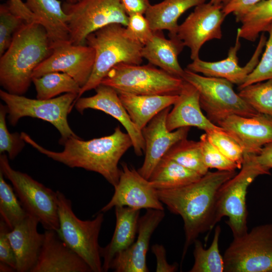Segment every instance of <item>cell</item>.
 I'll list each match as a JSON object with an SVG mask.
<instances>
[{"instance_id": "obj_44", "label": "cell", "mask_w": 272, "mask_h": 272, "mask_svg": "<svg viewBox=\"0 0 272 272\" xmlns=\"http://www.w3.org/2000/svg\"><path fill=\"white\" fill-rule=\"evenodd\" d=\"M152 251L156 258L157 272H174L177 270L176 264H169L166 256V250L164 246L156 244L152 246Z\"/></svg>"}, {"instance_id": "obj_32", "label": "cell", "mask_w": 272, "mask_h": 272, "mask_svg": "<svg viewBox=\"0 0 272 272\" xmlns=\"http://www.w3.org/2000/svg\"><path fill=\"white\" fill-rule=\"evenodd\" d=\"M203 176L209 171L204 163L199 141L185 138L174 145L163 157Z\"/></svg>"}, {"instance_id": "obj_12", "label": "cell", "mask_w": 272, "mask_h": 272, "mask_svg": "<svg viewBox=\"0 0 272 272\" xmlns=\"http://www.w3.org/2000/svg\"><path fill=\"white\" fill-rule=\"evenodd\" d=\"M223 259L224 272H272V224L233 237Z\"/></svg>"}, {"instance_id": "obj_13", "label": "cell", "mask_w": 272, "mask_h": 272, "mask_svg": "<svg viewBox=\"0 0 272 272\" xmlns=\"http://www.w3.org/2000/svg\"><path fill=\"white\" fill-rule=\"evenodd\" d=\"M223 7L210 2L199 5L179 25L177 36L190 49L192 60L199 57V51L206 42L222 38V25L226 17Z\"/></svg>"}, {"instance_id": "obj_46", "label": "cell", "mask_w": 272, "mask_h": 272, "mask_svg": "<svg viewBox=\"0 0 272 272\" xmlns=\"http://www.w3.org/2000/svg\"><path fill=\"white\" fill-rule=\"evenodd\" d=\"M127 15L134 13L145 14L151 5L150 0H120Z\"/></svg>"}, {"instance_id": "obj_50", "label": "cell", "mask_w": 272, "mask_h": 272, "mask_svg": "<svg viewBox=\"0 0 272 272\" xmlns=\"http://www.w3.org/2000/svg\"><path fill=\"white\" fill-rule=\"evenodd\" d=\"M62 1H63V2H65V3H70V4L75 3L78 1V0H62Z\"/></svg>"}, {"instance_id": "obj_23", "label": "cell", "mask_w": 272, "mask_h": 272, "mask_svg": "<svg viewBox=\"0 0 272 272\" xmlns=\"http://www.w3.org/2000/svg\"><path fill=\"white\" fill-rule=\"evenodd\" d=\"M39 220L28 215L8 233L13 249L18 272H31L36 265L44 234L38 231Z\"/></svg>"}, {"instance_id": "obj_30", "label": "cell", "mask_w": 272, "mask_h": 272, "mask_svg": "<svg viewBox=\"0 0 272 272\" xmlns=\"http://www.w3.org/2000/svg\"><path fill=\"white\" fill-rule=\"evenodd\" d=\"M241 23L237 33L240 38L255 41L260 34L266 32L272 23V0H263L243 14L236 16Z\"/></svg>"}, {"instance_id": "obj_21", "label": "cell", "mask_w": 272, "mask_h": 272, "mask_svg": "<svg viewBox=\"0 0 272 272\" xmlns=\"http://www.w3.org/2000/svg\"><path fill=\"white\" fill-rule=\"evenodd\" d=\"M37 263L31 272H91L86 262L54 230H45Z\"/></svg>"}, {"instance_id": "obj_11", "label": "cell", "mask_w": 272, "mask_h": 272, "mask_svg": "<svg viewBox=\"0 0 272 272\" xmlns=\"http://www.w3.org/2000/svg\"><path fill=\"white\" fill-rule=\"evenodd\" d=\"M67 15L70 42L85 44L91 33L112 24L126 27L128 16L120 0H78L75 3L62 2Z\"/></svg>"}, {"instance_id": "obj_36", "label": "cell", "mask_w": 272, "mask_h": 272, "mask_svg": "<svg viewBox=\"0 0 272 272\" xmlns=\"http://www.w3.org/2000/svg\"><path fill=\"white\" fill-rule=\"evenodd\" d=\"M206 134L209 140L226 157L236 164L240 169L244 161V153L240 145L223 129Z\"/></svg>"}, {"instance_id": "obj_26", "label": "cell", "mask_w": 272, "mask_h": 272, "mask_svg": "<svg viewBox=\"0 0 272 272\" xmlns=\"http://www.w3.org/2000/svg\"><path fill=\"white\" fill-rule=\"evenodd\" d=\"M25 3L46 30L52 47L70 42L67 17L60 0H26Z\"/></svg>"}, {"instance_id": "obj_48", "label": "cell", "mask_w": 272, "mask_h": 272, "mask_svg": "<svg viewBox=\"0 0 272 272\" xmlns=\"http://www.w3.org/2000/svg\"><path fill=\"white\" fill-rule=\"evenodd\" d=\"M16 271L13 267L8 264L0 261V271L1 272H13Z\"/></svg>"}, {"instance_id": "obj_33", "label": "cell", "mask_w": 272, "mask_h": 272, "mask_svg": "<svg viewBox=\"0 0 272 272\" xmlns=\"http://www.w3.org/2000/svg\"><path fill=\"white\" fill-rule=\"evenodd\" d=\"M221 232L220 226H217L212 242L208 249L203 248L199 240L196 239L194 241V262L189 272H224L223 256L221 255L219 249Z\"/></svg>"}, {"instance_id": "obj_28", "label": "cell", "mask_w": 272, "mask_h": 272, "mask_svg": "<svg viewBox=\"0 0 272 272\" xmlns=\"http://www.w3.org/2000/svg\"><path fill=\"white\" fill-rule=\"evenodd\" d=\"M207 0H163L151 5L145 13L154 32L167 30L169 37L177 36L178 20L191 8L206 3Z\"/></svg>"}, {"instance_id": "obj_17", "label": "cell", "mask_w": 272, "mask_h": 272, "mask_svg": "<svg viewBox=\"0 0 272 272\" xmlns=\"http://www.w3.org/2000/svg\"><path fill=\"white\" fill-rule=\"evenodd\" d=\"M240 38L237 33L235 44L230 48L228 56L225 59L211 62L202 60L198 57L188 64L186 69L205 76L225 79L233 84L240 86L259 62L267 38L264 33L261 34L252 56L244 66L239 65L237 57L238 51L241 47Z\"/></svg>"}, {"instance_id": "obj_43", "label": "cell", "mask_w": 272, "mask_h": 272, "mask_svg": "<svg viewBox=\"0 0 272 272\" xmlns=\"http://www.w3.org/2000/svg\"><path fill=\"white\" fill-rule=\"evenodd\" d=\"M263 0H230L224 5L222 11L226 16L233 14L235 17L245 12Z\"/></svg>"}, {"instance_id": "obj_49", "label": "cell", "mask_w": 272, "mask_h": 272, "mask_svg": "<svg viewBox=\"0 0 272 272\" xmlns=\"http://www.w3.org/2000/svg\"><path fill=\"white\" fill-rule=\"evenodd\" d=\"M230 0H210V2L214 5H222L224 6Z\"/></svg>"}, {"instance_id": "obj_41", "label": "cell", "mask_w": 272, "mask_h": 272, "mask_svg": "<svg viewBox=\"0 0 272 272\" xmlns=\"http://www.w3.org/2000/svg\"><path fill=\"white\" fill-rule=\"evenodd\" d=\"M144 15L134 13L128 15V22L125 27L127 37L143 46L152 38L154 33Z\"/></svg>"}, {"instance_id": "obj_10", "label": "cell", "mask_w": 272, "mask_h": 272, "mask_svg": "<svg viewBox=\"0 0 272 272\" xmlns=\"http://www.w3.org/2000/svg\"><path fill=\"white\" fill-rule=\"evenodd\" d=\"M0 171L12 183L13 189L28 215L36 217L45 230L59 228L57 192L26 173L11 166L5 154L0 155Z\"/></svg>"}, {"instance_id": "obj_42", "label": "cell", "mask_w": 272, "mask_h": 272, "mask_svg": "<svg viewBox=\"0 0 272 272\" xmlns=\"http://www.w3.org/2000/svg\"><path fill=\"white\" fill-rule=\"evenodd\" d=\"M11 230L2 220L0 221V261L5 262L17 271V264L15 253L8 237Z\"/></svg>"}, {"instance_id": "obj_27", "label": "cell", "mask_w": 272, "mask_h": 272, "mask_svg": "<svg viewBox=\"0 0 272 272\" xmlns=\"http://www.w3.org/2000/svg\"><path fill=\"white\" fill-rule=\"evenodd\" d=\"M119 97L132 122L142 130L156 115L173 105L176 95H134L118 93Z\"/></svg>"}, {"instance_id": "obj_7", "label": "cell", "mask_w": 272, "mask_h": 272, "mask_svg": "<svg viewBox=\"0 0 272 272\" xmlns=\"http://www.w3.org/2000/svg\"><path fill=\"white\" fill-rule=\"evenodd\" d=\"M152 64L121 63L112 67L101 84L113 88L117 93L134 95H176L185 81Z\"/></svg>"}, {"instance_id": "obj_47", "label": "cell", "mask_w": 272, "mask_h": 272, "mask_svg": "<svg viewBox=\"0 0 272 272\" xmlns=\"http://www.w3.org/2000/svg\"><path fill=\"white\" fill-rule=\"evenodd\" d=\"M255 160L261 166L269 170L272 168V142L264 146L260 152L253 154Z\"/></svg>"}, {"instance_id": "obj_37", "label": "cell", "mask_w": 272, "mask_h": 272, "mask_svg": "<svg viewBox=\"0 0 272 272\" xmlns=\"http://www.w3.org/2000/svg\"><path fill=\"white\" fill-rule=\"evenodd\" d=\"M266 32L268 33V38L262 56L244 83L238 86L239 90L249 85L272 79V23Z\"/></svg>"}, {"instance_id": "obj_29", "label": "cell", "mask_w": 272, "mask_h": 272, "mask_svg": "<svg viewBox=\"0 0 272 272\" xmlns=\"http://www.w3.org/2000/svg\"><path fill=\"white\" fill-rule=\"evenodd\" d=\"M201 176L171 159L163 157L149 180L156 189L165 190L183 187L197 181Z\"/></svg>"}, {"instance_id": "obj_6", "label": "cell", "mask_w": 272, "mask_h": 272, "mask_svg": "<svg viewBox=\"0 0 272 272\" xmlns=\"http://www.w3.org/2000/svg\"><path fill=\"white\" fill-rule=\"evenodd\" d=\"M270 174L269 170L255 160L253 154H245L240 172L224 183L219 190L214 226L226 216L228 218L226 223L230 228L233 237L246 233L247 189L257 176Z\"/></svg>"}, {"instance_id": "obj_3", "label": "cell", "mask_w": 272, "mask_h": 272, "mask_svg": "<svg viewBox=\"0 0 272 272\" xmlns=\"http://www.w3.org/2000/svg\"><path fill=\"white\" fill-rule=\"evenodd\" d=\"M50 41L38 23H25L0 56V84L7 92L23 95L32 82L34 69L52 53Z\"/></svg>"}, {"instance_id": "obj_24", "label": "cell", "mask_w": 272, "mask_h": 272, "mask_svg": "<svg viewBox=\"0 0 272 272\" xmlns=\"http://www.w3.org/2000/svg\"><path fill=\"white\" fill-rule=\"evenodd\" d=\"M116 224L110 242L101 247L100 254L103 258V271L110 269L114 256L128 248L134 241L138 233L140 210L127 207H115Z\"/></svg>"}, {"instance_id": "obj_20", "label": "cell", "mask_w": 272, "mask_h": 272, "mask_svg": "<svg viewBox=\"0 0 272 272\" xmlns=\"http://www.w3.org/2000/svg\"><path fill=\"white\" fill-rule=\"evenodd\" d=\"M165 217L164 210L147 209L140 218L138 237L126 249L117 253L110 269L115 272H148L146 256L151 236Z\"/></svg>"}, {"instance_id": "obj_14", "label": "cell", "mask_w": 272, "mask_h": 272, "mask_svg": "<svg viewBox=\"0 0 272 272\" xmlns=\"http://www.w3.org/2000/svg\"><path fill=\"white\" fill-rule=\"evenodd\" d=\"M51 54L34 70L32 78L48 73L67 74L83 87L88 81L95 62L94 48L87 44L66 42L52 47Z\"/></svg>"}, {"instance_id": "obj_8", "label": "cell", "mask_w": 272, "mask_h": 272, "mask_svg": "<svg viewBox=\"0 0 272 272\" xmlns=\"http://www.w3.org/2000/svg\"><path fill=\"white\" fill-rule=\"evenodd\" d=\"M0 98L8 109V120L13 126L24 117L37 118L52 124L59 132V144L71 137H79L67 121V115L75 105L78 94L65 93L45 100L28 98L0 90Z\"/></svg>"}, {"instance_id": "obj_34", "label": "cell", "mask_w": 272, "mask_h": 272, "mask_svg": "<svg viewBox=\"0 0 272 272\" xmlns=\"http://www.w3.org/2000/svg\"><path fill=\"white\" fill-rule=\"evenodd\" d=\"M0 171V215L11 230L28 215L12 186L5 180Z\"/></svg>"}, {"instance_id": "obj_40", "label": "cell", "mask_w": 272, "mask_h": 272, "mask_svg": "<svg viewBox=\"0 0 272 272\" xmlns=\"http://www.w3.org/2000/svg\"><path fill=\"white\" fill-rule=\"evenodd\" d=\"M203 160L207 167L219 171H233L238 168L236 164L226 157L208 139L206 133L199 141Z\"/></svg>"}, {"instance_id": "obj_38", "label": "cell", "mask_w": 272, "mask_h": 272, "mask_svg": "<svg viewBox=\"0 0 272 272\" xmlns=\"http://www.w3.org/2000/svg\"><path fill=\"white\" fill-rule=\"evenodd\" d=\"M25 22L10 9L8 4L0 6V56L10 46L16 32Z\"/></svg>"}, {"instance_id": "obj_15", "label": "cell", "mask_w": 272, "mask_h": 272, "mask_svg": "<svg viewBox=\"0 0 272 272\" xmlns=\"http://www.w3.org/2000/svg\"><path fill=\"white\" fill-rule=\"evenodd\" d=\"M122 169L118 182L114 187V192L110 201L100 211L105 213L115 207H127L142 209L164 210L157 189L149 180L144 177L133 168L125 164Z\"/></svg>"}, {"instance_id": "obj_19", "label": "cell", "mask_w": 272, "mask_h": 272, "mask_svg": "<svg viewBox=\"0 0 272 272\" xmlns=\"http://www.w3.org/2000/svg\"><path fill=\"white\" fill-rule=\"evenodd\" d=\"M242 148L245 154H258L272 142V117L258 113L250 116L232 115L217 124Z\"/></svg>"}, {"instance_id": "obj_45", "label": "cell", "mask_w": 272, "mask_h": 272, "mask_svg": "<svg viewBox=\"0 0 272 272\" xmlns=\"http://www.w3.org/2000/svg\"><path fill=\"white\" fill-rule=\"evenodd\" d=\"M8 4L10 10L20 17L25 23H38L36 16L28 8L22 0H9Z\"/></svg>"}, {"instance_id": "obj_2", "label": "cell", "mask_w": 272, "mask_h": 272, "mask_svg": "<svg viewBox=\"0 0 272 272\" xmlns=\"http://www.w3.org/2000/svg\"><path fill=\"white\" fill-rule=\"evenodd\" d=\"M23 140L40 153L71 168H81L101 174L114 187L120 173L118 163L122 156L132 147L131 140L120 127L107 136L84 141L71 137L60 143L61 152L45 149L25 132L21 133Z\"/></svg>"}, {"instance_id": "obj_22", "label": "cell", "mask_w": 272, "mask_h": 272, "mask_svg": "<svg viewBox=\"0 0 272 272\" xmlns=\"http://www.w3.org/2000/svg\"><path fill=\"white\" fill-rule=\"evenodd\" d=\"M201 109L198 91L185 81L177 100L167 115L168 130L172 131L181 127L194 126L208 133L223 129L210 121Z\"/></svg>"}, {"instance_id": "obj_31", "label": "cell", "mask_w": 272, "mask_h": 272, "mask_svg": "<svg viewBox=\"0 0 272 272\" xmlns=\"http://www.w3.org/2000/svg\"><path fill=\"white\" fill-rule=\"evenodd\" d=\"M36 91V98L45 100L55 98L63 93H75L78 95L81 87L71 76L66 74L53 72L32 78Z\"/></svg>"}, {"instance_id": "obj_9", "label": "cell", "mask_w": 272, "mask_h": 272, "mask_svg": "<svg viewBox=\"0 0 272 272\" xmlns=\"http://www.w3.org/2000/svg\"><path fill=\"white\" fill-rule=\"evenodd\" d=\"M182 79L197 89L201 109L216 125L232 115L250 117L259 113L235 92L233 84L226 79L200 75L186 69Z\"/></svg>"}, {"instance_id": "obj_5", "label": "cell", "mask_w": 272, "mask_h": 272, "mask_svg": "<svg viewBox=\"0 0 272 272\" xmlns=\"http://www.w3.org/2000/svg\"><path fill=\"white\" fill-rule=\"evenodd\" d=\"M59 228L61 239L89 265L93 272H102V262L99 236L104 221V213L92 220H82L74 213L72 202L64 194L56 191Z\"/></svg>"}, {"instance_id": "obj_39", "label": "cell", "mask_w": 272, "mask_h": 272, "mask_svg": "<svg viewBox=\"0 0 272 272\" xmlns=\"http://www.w3.org/2000/svg\"><path fill=\"white\" fill-rule=\"evenodd\" d=\"M8 109L5 105L0 104V153L7 152L11 160H13L24 148L25 142L21 134L11 133L6 124Z\"/></svg>"}, {"instance_id": "obj_16", "label": "cell", "mask_w": 272, "mask_h": 272, "mask_svg": "<svg viewBox=\"0 0 272 272\" xmlns=\"http://www.w3.org/2000/svg\"><path fill=\"white\" fill-rule=\"evenodd\" d=\"M171 106L159 113L142 129L145 141V159L138 169L144 177L149 179L154 169L167 151L179 141L187 138L189 127L172 131L168 130L166 119Z\"/></svg>"}, {"instance_id": "obj_25", "label": "cell", "mask_w": 272, "mask_h": 272, "mask_svg": "<svg viewBox=\"0 0 272 272\" xmlns=\"http://www.w3.org/2000/svg\"><path fill=\"white\" fill-rule=\"evenodd\" d=\"M184 46L177 36L167 39L162 31H158L154 32L152 38L143 46L142 55L151 64L182 79L185 70L179 64L178 57Z\"/></svg>"}, {"instance_id": "obj_18", "label": "cell", "mask_w": 272, "mask_h": 272, "mask_svg": "<svg viewBox=\"0 0 272 272\" xmlns=\"http://www.w3.org/2000/svg\"><path fill=\"white\" fill-rule=\"evenodd\" d=\"M96 94L90 97H80L75 107L83 114L85 109L102 111L117 120L129 134L135 154L141 156L145 151V144L142 130L132 122L123 105L117 91L113 88L100 84L95 89Z\"/></svg>"}, {"instance_id": "obj_4", "label": "cell", "mask_w": 272, "mask_h": 272, "mask_svg": "<svg viewBox=\"0 0 272 272\" xmlns=\"http://www.w3.org/2000/svg\"><path fill=\"white\" fill-rule=\"evenodd\" d=\"M85 44L94 48L95 62L90 77L81 88L78 99L100 85L116 65L121 63L141 64L143 61V45L127 37L125 27L121 24H110L91 33L87 36Z\"/></svg>"}, {"instance_id": "obj_1", "label": "cell", "mask_w": 272, "mask_h": 272, "mask_svg": "<svg viewBox=\"0 0 272 272\" xmlns=\"http://www.w3.org/2000/svg\"><path fill=\"white\" fill-rule=\"evenodd\" d=\"M236 174L235 171L210 172L197 181L179 188L157 190L160 201L172 213L181 217L185 243L182 261L198 236L212 230L220 188Z\"/></svg>"}, {"instance_id": "obj_35", "label": "cell", "mask_w": 272, "mask_h": 272, "mask_svg": "<svg viewBox=\"0 0 272 272\" xmlns=\"http://www.w3.org/2000/svg\"><path fill=\"white\" fill-rule=\"evenodd\" d=\"M239 90V96L256 111L272 117V79Z\"/></svg>"}]
</instances>
